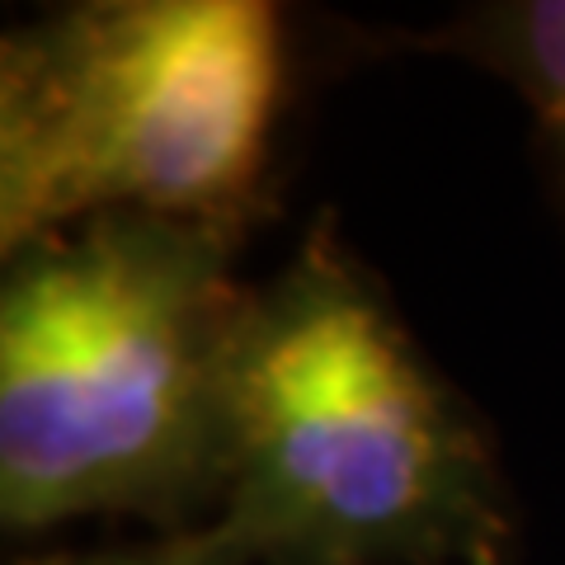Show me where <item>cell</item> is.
<instances>
[{"mask_svg":"<svg viewBox=\"0 0 565 565\" xmlns=\"http://www.w3.org/2000/svg\"><path fill=\"white\" fill-rule=\"evenodd\" d=\"M377 39L386 47L457 57L504 81L533 118L552 184L565 203V0H494L434 29L377 33Z\"/></svg>","mask_w":565,"mask_h":565,"instance_id":"cell-4","label":"cell"},{"mask_svg":"<svg viewBox=\"0 0 565 565\" xmlns=\"http://www.w3.org/2000/svg\"><path fill=\"white\" fill-rule=\"evenodd\" d=\"M217 519L255 565H509L481 415L330 217L245 302Z\"/></svg>","mask_w":565,"mask_h":565,"instance_id":"cell-1","label":"cell"},{"mask_svg":"<svg viewBox=\"0 0 565 565\" xmlns=\"http://www.w3.org/2000/svg\"><path fill=\"white\" fill-rule=\"evenodd\" d=\"M292 95L269 0H81L0 39V255L104 217L250 236Z\"/></svg>","mask_w":565,"mask_h":565,"instance_id":"cell-3","label":"cell"},{"mask_svg":"<svg viewBox=\"0 0 565 565\" xmlns=\"http://www.w3.org/2000/svg\"><path fill=\"white\" fill-rule=\"evenodd\" d=\"M24 565H255L245 542L222 519L156 533L141 546H118V552H90V556H33Z\"/></svg>","mask_w":565,"mask_h":565,"instance_id":"cell-5","label":"cell"},{"mask_svg":"<svg viewBox=\"0 0 565 565\" xmlns=\"http://www.w3.org/2000/svg\"><path fill=\"white\" fill-rule=\"evenodd\" d=\"M241 236L104 217L6 259L0 523L132 514L161 533L222 509L226 382L250 282Z\"/></svg>","mask_w":565,"mask_h":565,"instance_id":"cell-2","label":"cell"}]
</instances>
